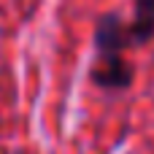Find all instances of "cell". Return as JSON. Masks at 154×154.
<instances>
[{"mask_svg": "<svg viewBox=\"0 0 154 154\" xmlns=\"http://www.w3.org/2000/svg\"><path fill=\"white\" fill-rule=\"evenodd\" d=\"M130 79H133V70L122 62L119 54H114V57H103V65L95 70V81H97L100 87H111V89H122V87H127Z\"/></svg>", "mask_w": 154, "mask_h": 154, "instance_id": "7a4b0ae2", "label": "cell"}, {"mask_svg": "<svg viewBox=\"0 0 154 154\" xmlns=\"http://www.w3.org/2000/svg\"><path fill=\"white\" fill-rule=\"evenodd\" d=\"M130 43V32L122 27V22L116 16H103L100 27H97V49L103 51V57H114L122 51V46Z\"/></svg>", "mask_w": 154, "mask_h": 154, "instance_id": "6da1fadb", "label": "cell"}, {"mask_svg": "<svg viewBox=\"0 0 154 154\" xmlns=\"http://www.w3.org/2000/svg\"><path fill=\"white\" fill-rule=\"evenodd\" d=\"M127 32L135 43H143L154 35V0H135V19Z\"/></svg>", "mask_w": 154, "mask_h": 154, "instance_id": "3957f363", "label": "cell"}]
</instances>
